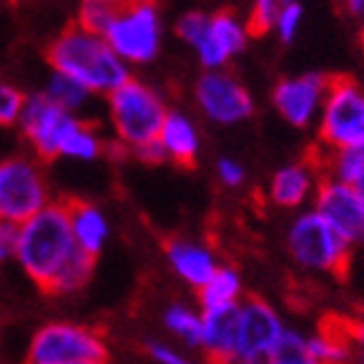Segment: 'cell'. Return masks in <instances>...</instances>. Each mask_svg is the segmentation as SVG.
<instances>
[{
  "mask_svg": "<svg viewBox=\"0 0 364 364\" xmlns=\"http://www.w3.org/2000/svg\"><path fill=\"white\" fill-rule=\"evenodd\" d=\"M18 128L41 161L72 158L95 161L105 153V140L90 122L56 107L46 95H26Z\"/></svg>",
  "mask_w": 364,
  "mask_h": 364,
  "instance_id": "1",
  "label": "cell"
},
{
  "mask_svg": "<svg viewBox=\"0 0 364 364\" xmlns=\"http://www.w3.org/2000/svg\"><path fill=\"white\" fill-rule=\"evenodd\" d=\"M46 59L51 72L64 74L95 97H109L130 79V67L109 49L102 36L72 23L49 43Z\"/></svg>",
  "mask_w": 364,
  "mask_h": 364,
  "instance_id": "2",
  "label": "cell"
},
{
  "mask_svg": "<svg viewBox=\"0 0 364 364\" xmlns=\"http://www.w3.org/2000/svg\"><path fill=\"white\" fill-rule=\"evenodd\" d=\"M77 255L79 247L72 235L69 201H51L43 212L18 227L16 260L21 262L26 275L46 293Z\"/></svg>",
  "mask_w": 364,
  "mask_h": 364,
  "instance_id": "3",
  "label": "cell"
},
{
  "mask_svg": "<svg viewBox=\"0 0 364 364\" xmlns=\"http://www.w3.org/2000/svg\"><path fill=\"white\" fill-rule=\"evenodd\" d=\"M107 112L115 140L135 156L143 148L158 143L171 107L156 87L130 77L107 97Z\"/></svg>",
  "mask_w": 364,
  "mask_h": 364,
  "instance_id": "4",
  "label": "cell"
},
{
  "mask_svg": "<svg viewBox=\"0 0 364 364\" xmlns=\"http://www.w3.org/2000/svg\"><path fill=\"white\" fill-rule=\"evenodd\" d=\"M176 36L196 51L204 72H225L237 54L247 49L250 28L232 11H188L176 21Z\"/></svg>",
  "mask_w": 364,
  "mask_h": 364,
  "instance_id": "5",
  "label": "cell"
},
{
  "mask_svg": "<svg viewBox=\"0 0 364 364\" xmlns=\"http://www.w3.org/2000/svg\"><path fill=\"white\" fill-rule=\"evenodd\" d=\"M288 252L298 267L309 273L344 275L352 257V247L344 237L314 209L298 212L288 227Z\"/></svg>",
  "mask_w": 364,
  "mask_h": 364,
  "instance_id": "6",
  "label": "cell"
},
{
  "mask_svg": "<svg viewBox=\"0 0 364 364\" xmlns=\"http://www.w3.org/2000/svg\"><path fill=\"white\" fill-rule=\"evenodd\" d=\"M318 130V153H339L364 143V87L352 77H331Z\"/></svg>",
  "mask_w": 364,
  "mask_h": 364,
  "instance_id": "7",
  "label": "cell"
},
{
  "mask_svg": "<svg viewBox=\"0 0 364 364\" xmlns=\"http://www.w3.org/2000/svg\"><path fill=\"white\" fill-rule=\"evenodd\" d=\"M105 41L122 64H151L164 43V16L156 3H120Z\"/></svg>",
  "mask_w": 364,
  "mask_h": 364,
  "instance_id": "8",
  "label": "cell"
},
{
  "mask_svg": "<svg viewBox=\"0 0 364 364\" xmlns=\"http://www.w3.org/2000/svg\"><path fill=\"white\" fill-rule=\"evenodd\" d=\"M109 349L97 328L51 321L33 334L26 364H107Z\"/></svg>",
  "mask_w": 364,
  "mask_h": 364,
  "instance_id": "9",
  "label": "cell"
},
{
  "mask_svg": "<svg viewBox=\"0 0 364 364\" xmlns=\"http://www.w3.org/2000/svg\"><path fill=\"white\" fill-rule=\"evenodd\" d=\"M51 188L43 168L31 158L0 161V219L23 225L51 204Z\"/></svg>",
  "mask_w": 364,
  "mask_h": 364,
  "instance_id": "10",
  "label": "cell"
},
{
  "mask_svg": "<svg viewBox=\"0 0 364 364\" xmlns=\"http://www.w3.org/2000/svg\"><path fill=\"white\" fill-rule=\"evenodd\" d=\"M286 323L273 306L257 296L245 298L237 309V359L235 364H267L286 334Z\"/></svg>",
  "mask_w": 364,
  "mask_h": 364,
  "instance_id": "11",
  "label": "cell"
},
{
  "mask_svg": "<svg viewBox=\"0 0 364 364\" xmlns=\"http://www.w3.org/2000/svg\"><path fill=\"white\" fill-rule=\"evenodd\" d=\"M194 100L201 115L217 125H237L247 120L255 109V100L250 90L227 69L201 74L194 85Z\"/></svg>",
  "mask_w": 364,
  "mask_h": 364,
  "instance_id": "12",
  "label": "cell"
},
{
  "mask_svg": "<svg viewBox=\"0 0 364 364\" xmlns=\"http://www.w3.org/2000/svg\"><path fill=\"white\" fill-rule=\"evenodd\" d=\"M331 77L321 72L296 74V77H283L273 87V107L288 125L293 128H311L318 122L326 100Z\"/></svg>",
  "mask_w": 364,
  "mask_h": 364,
  "instance_id": "13",
  "label": "cell"
},
{
  "mask_svg": "<svg viewBox=\"0 0 364 364\" xmlns=\"http://www.w3.org/2000/svg\"><path fill=\"white\" fill-rule=\"evenodd\" d=\"M311 209L321 214L352 250L364 245V199L352 186L323 176Z\"/></svg>",
  "mask_w": 364,
  "mask_h": 364,
  "instance_id": "14",
  "label": "cell"
},
{
  "mask_svg": "<svg viewBox=\"0 0 364 364\" xmlns=\"http://www.w3.org/2000/svg\"><path fill=\"white\" fill-rule=\"evenodd\" d=\"M323 181V171L316 161V156L298 161V164H288L278 168L270 176L267 183V199L278 209H304L314 207V199L318 194V186Z\"/></svg>",
  "mask_w": 364,
  "mask_h": 364,
  "instance_id": "15",
  "label": "cell"
},
{
  "mask_svg": "<svg viewBox=\"0 0 364 364\" xmlns=\"http://www.w3.org/2000/svg\"><path fill=\"white\" fill-rule=\"evenodd\" d=\"M166 260L173 267V273L196 293L207 286L212 275L219 270L217 255L212 252V247L196 242V240H186V237H171L166 242Z\"/></svg>",
  "mask_w": 364,
  "mask_h": 364,
  "instance_id": "16",
  "label": "cell"
},
{
  "mask_svg": "<svg viewBox=\"0 0 364 364\" xmlns=\"http://www.w3.org/2000/svg\"><path fill=\"white\" fill-rule=\"evenodd\" d=\"M245 301V298H242ZM237 309L201 311L204 314V336L201 352L212 364H235L237 359Z\"/></svg>",
  "mask_w": 364,
  "mask_h": 364,
  "instance_id": "17",
  "label": "cell"
},
{
  "mask_svg": "<svg viewBox=\"0 0 364 364\" xmlns=\"http://www.w3.org/2000/svg\"><path fill=\"white\" fill-rule=\"evenodd\" d=\"M158 146L164 148L166 161H173L178 166H191L199 156L201 146L194 120L181 109H171L164 128H161V135H158Z\"/></svg>",
  "mask_w": 364,
  "mask_h": 364,
  "instance_id": "18",
  "label": "cell"
},
{
  "mask_svg": "<svg viewBox=\"0 0 364 364\" xmlns=\"http://www.w3.org/2000/svg\"><path fill=\"white\" fill-rule=\"evenodd\" d=\"M69 219H72V235L77 247L97 260L109 240L107 214L87 201H69Z\"/></svg>",
  "mask_w": 364,
  "mask_h": 364,
  "instance_id": "19",
  "label": "cell"
},
{
  "mask_svg": "<svg viewBox=\"0 0 364 364\" xmlns=\"http://www.w3.org/2000/svg\"><path fill=\"white\" fill-rule=\"evenodd\" d=\"M309 352L318 364H352V341L344 321H326L309 336Z\"/></svg>",
  "mask_w": 364,
  "mask_h": 364,
  "instance_id": "20",
  "label": "cell"
},
{
  "mask_svg": "<svg viewBox=\"0 0 364 364\" xmlns=\"http://www.w3.org/2000/svg\"><path fill=\"white\" fill-rule=\"evenodd\" d=\"M323 176L352 186L364 199V143L339 153H316Z\"/></svg>",
  "mask_w": 364,
  "mask_h": 364,
  "instance_id": "21",
  "label": "cell"
},
{
  "mask_svg": "<svg viewBox=\"0 0 364 364\" xmlns=\"http://www.w3.org/2000/svg\"><path fill=\"white\" fill-rule=\"evenodd\" d=\"M242 278L230 265H219V270L212 275V280L199 291L201 311L235 309V306L242 304Z\"/></svg>",
  "mask_w": 364,
  "mask_h": 364,
  "instance_id": "22",
  "label": "cell"
},
{
  "mask_svg": "<svg viewBox=\"0 0 364 364\" xmlns=\"http://www.w3.org/2000/svg\"><path fill=\"white\" fill-rule=\"evenodd\" d=\"M43 95H46V97H49L56 107H61L64 112H69V115H77V117H79V112L90 107V102L95 100V95H92V92H87L82 85H77L74 79L64 77V74H56V72H51Z\"/></svg>",
  "mask_w": 364,
  "mask_h": 364,
  "instance_id": "23",
  "label": "cell"
},
{
  "mask_svg": "<svg viewBox=\"0 0 364 364\" xmlns=\"http://www.w3.org/2000/svg\"><path fill=\"white\" fill-rule=\"evenodd\" d=\"M164 323L178 341L201 349V336H204V314L201 311L188 309L183 304H173L166 309Z\"/></svg>",
  "mask_w": 364,
  "mask_h": 364,
  "instance_id": "24",
  "label": "cell"
},
{
  "mask_svg": "<svg viewBox=\"0 0 364 364\" xmlns=\"http://www.w3.org/2000/svg\"><path fill=\"white\" fill-rule=\"evenodd\" d=\"M92 273H95V257L85 255V252L79 250V255L61 270L59 278L54 280V286L49 288V293L51 296H69V293H77L79 288H85L87 283H90Z\"/></svg>",
  "mask_w": 364,
  "mask_h": 364,
  "instance_id": "25",
  "label": "cell"
},
{
  "mask_svg": "<svg viewBox=\"0 0 364 364\" xmlns=\"http://www.w3.org/2000/svg\"><path fill=\"white\" fill-rule=\"evenodd\" d=\"M117 8H120V3H112V0H85V3L79 6L77 21H74V23H77L79 28L95 33V36H105L109 23H112V18H115Z\"/></svg>",
  "mask_w": 364,
  "mask_h": 364,
  "instance_id": "26",
  "label": "cell"
},
{
  "mask_svg": "<svg viewBox=\"0 0 364 364\" xmlns=\"http://www.w3.org/2000/svg\"><path fill=\"white\" fill-rule=\"evenodd\" d=\"M309 336H304L296 328H286V334L275 346V352L270 354L267 364H318L309 352Z\"/></svg>",
  "mask_w": 364,
  "mask_h": 364,
  "instance_id": "27",
  "label": "cell"
},
{
  "mask_svg": "<svg viewBox=\"0 0 364 364\" xmlns=\"http://www.w3.org/2000/svg\"><path fill=\"white\" fill-rule=\"evenodd\" d=\"M278 13H280V0H257V3H252L247 16H245L250 36H265V33L275 31Z\"/></svg>",
  "mask_w": 364,
  "mask_h": 364,
  "instance_id": "28",
  "label": "cell"
},
{
  "mask_svg": "<svg viewBox=\"0 0 364 364\" xmlns=\"http://www.w3.org/2000/svg\"><path fill=\"white\" fill-rule=\"evenodd\" d=\"M304 6L296 3V0H283L280 3V13H278V23H275V33L283 43H293L304 23Z\"/></svg>",
  "mask_w": 364,
  "mask_h": 364,
  "instance_id": "29",
  "label": "cell"
},
{
  "mask_svg": "<svg viewBox=\"0 0 364 364\" xmlns=\"http://www.w3.org/2000/svg\"><path fill=\"white\" fill-rule=\"evenodd\" d=\"M26 95L16 90L8 82H0V125H18L21 112H23Z\"/></svg>",
  "mask_w": 364,
  "mask_h": 364,
  "instance_id": "30",
  "label": "cell"
},
{
  "mask_svg": "<svg viewBox=\"0 0 364 364\" xmlns=\"http://www.w3.org/2000/svg\"><path fill=\"white\" fill-rule=\"evenodd\" d=\"M217 178L222 186L227 188H240L245 181H247V171L240 161L235 158H219L217 161Z\"/></svg>",
  "mask_w": 364,
  "mask_h": 364,
  "instance_id": "31",
  "label": "cell"
},
{
  "mask_svg": "<svg viewBox=\"0 0 364 364\" xmlns=\"http://www.w3.org/2000/svg\"><path fill=\"white\" fill-rule=\"evenodd\" d=\"M18 252V225L0 219V265L13 260Z\"/></svg>",
  "mask_w": 364,
  "mask_h": 364,
  "instance_id": "32",
  "label": "cell"
},
{
  "mask_svg": "<svg viewBox=\"0 0 364 364\" xmlns=\"http://www.w3.org/2000/svg\"><path fill=\"white\" fill-rule=\"evenodd\" d=\"M148 354L156 364H194L186 354H181L168 344H161V341H148Z\"/></svg>",
  "mask_w": 364,
  "mask_h": 364,
  "instance_id": "33",
  "label": "cell"
},
{
  "mask_svg": "<svg viewBox=\"0 0 364 364\" xmlns=\"http://www.w3.org/2000/svg\"><path fill=\"white\" fill-rule=\"evenodd\" d=\"M346 331L352 341V364H364V316L346 318Z\"/></svg>",
  "mask_w": 364,
  "mask_h": 364,
  "instance_id": "34",
  "label": "cell"
},
{
  "mask_svg": "<svg viewBox=\"0 0 364 364\" xmlns=\"http://www.w3.org/2000/svg\"><path fill=\"white\" fill-rule=\"evenodd\" d=\"M341 11H344L364 33V0H346L344 6H341Z\"/></svg>",
  "mask_w": 364,
  "mask_h": 364,
  "instance_id": "35",
  "label": "cell"
},
{
  "mask_svg": "<svg viewBox=\"0 0 364 364\" xmlns=\"http://www.w3.org/2000/svg\"><path fill=\"white\" fill-rule=\"evenodd\" d=\"M362 43H364V33H362Z\"/></svg>",
  "mask_w": 364,
  "mask_h": 364,
  "instance_id": "36",
  "label": "cell"
}]
</instances>
